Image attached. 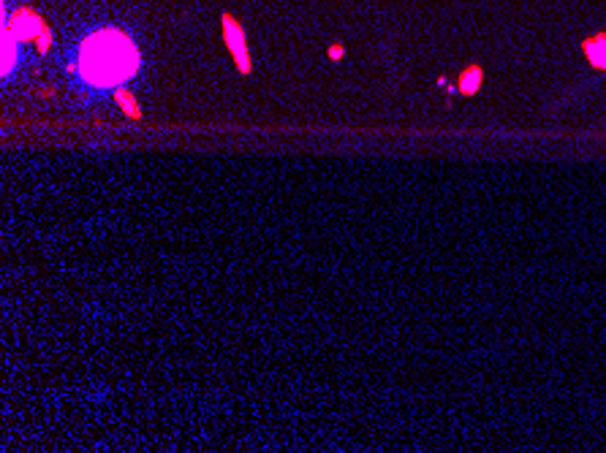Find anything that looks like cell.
Returning <instances> with one entry per match:
<instances>
[{
    "mask_svg": "<svg viewBox=\"0 0 606 453\" xmlns=\"http://www.w3.org/2000/svg\"><path fill=\"white\" fill-rule=\"evenodd\" d=\"M139 49L115 28L93 33L79 49V74L95 87H115L136 74Z\"/></svg>",
    "mask_w": 606,
    "mask_h": 453,
    "instance_id": "obj_1",
    "label": "cell"
},
{
    "mask_svg": "<svg viewBox=\"0 0 606 453\" xmlns=\"http://www.w3.org/2000/svg\"><path fill=\"white\" fill-rule=\"evenodd\" d=\"M479 84H481V71H479V68H467V71L462 74L460 90H462L465 95H470V92L479 90Z\"/></svg>",
    "mask_w": 606,
    "mask_h": 453,
    "instance_id": "obj_5",
    "label": "cell"
},
{
    "mask_svg": "<svg viewBox=\"0 0 606 453\" xmlns=\"http://www.w3.org/2000/svg\"><path fill=\"white\" fill-rule=\"evenodd\" d=\"M117 101H120V106H123V109H128L133 117L139 114V109H136L133 103H131V95H128V92H120V95H117Z\"/></svg>",
    "mask_w": 606,
    "mask_h": 453,
    "instance_id": "obj_6",
    "label": "cell"
},
{
    "mask_svg": "<svg viewBox=\"0 0 606 453\" xmlns=\"http://www.w3.org/2000/svg\"><path fill=\"white\" fill-rule=\"evenodd\" d=\"M585 52L590 57L593 65L598 68H606V36H598V38H590L585 43Z\"/></svg>",
    "mask_w": 606,
    "mask_h": 453,
    "instance_id": "obj_4",
    "label": "cell"
},
{
    "mask_svg": "<svg viewBox=\"0 0 606 453\" xmlns=\"http://www.w3.org/2000/svg\"><path fill=\"white\" fill-rule=\"evenodd\" d=\"M49 41H52V33H49V28L44 25V30H41V41H38V52H47V49H49Z\"/></svg>",
    "mask_w": 606,
    "mask_h": 453,
    "instance_id": "obj_7",
    "label": "cell"
},
{
    "mask_svg": "<svg viewBox=\"0 0 606 453\" xmlns=\"http://www.w3.org/2000/svg\"><path fill=\"white\" fill-rule=\"evenodd\" d=\"M223 38H226V46L231 52L234 63L242 74L250 71V57H248V43H245V30L242 25L234 19L231 14H223Z\"/></svg>",
    "mask_w": 606,
    "mask_h": 453,
    "instance_id": "obj_2",
    "label": "cell"
},
{
    "mask_svg": "<svg viewBox=\"0 0 606 453\" xmlns=\"http://www.w3.org/2000/svg\"><path fill=\"white\" fill-rule=\"evenodd\" d=\"M345 55V49L340 46V43H332V46H329V57H332V60H340Z\"/></svg>",
    "mask_w": 606,
    "mask_h": 453,
    "instance_id": "obj_8",
    "label": "cell"
},
{
    "mask_svg": "<svg viewBox=\"0 0 606 453\" xmlns=\"http://www.w3.org/2000/svg\"><path fill=\"white\" fill-rule=\"evenodd\" d=\"M6 30H11V36L19 41H30L33 36H38V30H44V19L38 14H33L30 8H22V11H16V16Z\"/></svg>",
    "mask_w": 606,
    "mask_h": 453,
    "instance_id": "obj_3",
    "label": "cell"
}]
</instances>
